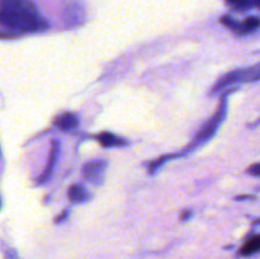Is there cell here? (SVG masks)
I'll return each instance as SVG.
<instances>
[{"label":"cell","instance_id":"cell-1","mask_svg":"<svg viewBox=\"0 0 260 259\" xmlns=\"http://www.w3.org/2000/svg\"><path fill=\"white\" fill-rule=\"evenodd\" d=\"M0 24L3 35L7 30L9 35H23L48 28V23L30 0H2Z\"/></svg>","mask_w":260,"mask_h":259},{"label":"cell","instance_id":"cell-2","mask_svg":"<svg viewBox=\"0 0 260 259\" xmlns=\"http://www.w3.org/2000/svg\"><path fill=\"white\" fill-rule=\"evenodd\" d=\"M260 80V63L254 65L248 69H240V70H234L223 75L220 80L216 83L213 86L212 91L217 93V91L223 90V89L229 88L231 85H236L240 83H248V81H258Z\"/></svg>","mask_w":260,"mask_h":259},{"label":"cell","instance_id":"cell-3","mask_svg":"<svg viewBox=\"0 0 260 259\" xmlns=\"http://www.w3.org/2000/svg\"><path fill=\"white\" fill-rule=\"evenodd\" d=\"M226 107L228 106H226V99H225V101L221 102L220 107H218V109H217V112L215 113V116L211 117V118L208 119L205 124H203L202 128L200 130V132L196 135L194 140H193L192 145L188 147V150H192V149H194V147L203 145L205 142H207L208 140H210L211 137L216 134V132H217L218 127L221 126V123H222L223 119H225Z\"/></svg>","mask_w":260,"mask_h":259},{"label":"cell","instance_id":"cell-4","mask_svg":"<svg viewBox=\"0 0 260 259\" xmlns=\"http://www.w3.org/2000/svg\"><path fill=\"white\" fill-rule=\"evenodd\" d=\"M63 17L69 27L81 24L85 18V8L81 0H66L63 5Z\"/></svg>","mask_w":260,"mask_h":259},{"label":"cell","instance_id":"cell-5","mask_svg":"<svg viewBox=\"0 0 260 259\" xmlns=\"http://www.w3.org/2000/svg\"><path fill=\"white\" fill-rule=\"evenodd\" d=\"M107 161L103 159H96L93 161H89L84 165L83 175L88 182L94 185H101L104 180L107 170Z\"/></svg>","mask_w":260,"mask_h":259},{"label":"cell","instance_id":"cell-6","mask_svg":"<svg viewBox=\"0 0 260 259\" xmlns=\"http://www.w3.org/2000/svg\"><path fill=\"white\" fill-rule=\"evenodd\" d=\"M58 150H60V144H58V141H56L55 140L52 146H51V152H50V156H48L47 165H46L45 170H43V173L41 174V177L38 178V183H40V184H43V183L47 182V180L51 178V175H52L53 168H55L56 165V159H57L58 156Z\"/></svg>","mask_w":260,"mask_h":259},{"label":"cell","instance_id":"cell-7","mask_svg":"<svg viewBox=\"0 0 260 259\" xmlns=\"http://www.w3.org/2000/svg\"><path fill=\"white\" fill-rule=\"evenodd\" d=\"M79 124V118L75 113L71 112H65V113L60 114L56 117L55 126L58 127L62 131H69V130H74Z\"/></svg>","mask_w":260,"mask_h":259},{"label":"cell","instance_id":"cell-8","mask_svg":"<svg viewBox=\"0 0 260 259\" xmlns=\"http://www.w3.org/2000/svg\"><path fill=\"white\" fill-rule=\"evenodd\" d=\"M260 251V235H254L251 238H249L248 240L244 243V245L241 246L240 251H239V255L241 256H249L253 255V254L259 253Z\"/></svg>","mask_w":260,"mask_h":259},{"label":"cell","instance_id":"cell-9","mask_svg":"<svg viewBox=\"0 0 260 259\" xmlns=\"http://www.w3.org/2000/svg\"><path fill=\"white\" fill-rule=\"evenodd\" d=\"M98 140L104 147H117L127 145L126 140L122 139V137L116 136V135L111 134V132H102L98 136Z\"/></svg>","mask_w":260,"mask_h":259},{"label":"cell","instance_id":"cell-10","mask_svg":"<svg viewBox=\"0 0 260 259\" xmlns=\"http://www.w3.org/2000/svg\"><path fill=\"white\" fill-rule=\"evenodd\" d=\"M69 198H70L71 202L74 203H83L90 198V195L86 192V189L81 185L74 184L71 185L70 189H69Z\"/></svg>","mask_w":260,"mask_h":259},{"label":"cell","instance_id":"cell-11","mask_svg":"<svg viewBox=\"0 0 260 259\" xmlns=\"http://www.w3.org/2000/svg\"><path fill=\"white\" fill-rule=\"evenodd\" d=\"M260 27V19L258 17H249L246 18L244 22H240V25H239L238 35H249V33L254 32Z\"/></svg>","mask_w":260,"mask_h":259},{"label":"cell","instance_id":"cell-12","mask_svg":"<svg viewBox=\"0 0 260 259\" xmlns=\"http://www.w3.org/2000/svg\"><path fill=\"white\" fill-rule=\"evenodd\" d=\"M233 9L249 10L251 8H260V0H226Z\"/></svg>","mask_w":260,"mask_h":259},{"label":"cell","instance_id":"cell-13","mask_svg":"<svg viewBox=\"0 0 260 259\" xmlns=\"http://www.w3.org/2000/svg\"><path fill=\"white\" fill-rule=\"evenodd\" d=\"M248 173L249 174L254 175V177H260V163L251 165V167L248 169Z\"/></svg>","mask_w":260,"mask_h":259},{"label":"cell","instance_id":"cell-14","mask_svg":"<svg viewBox=\"0 0 260 259\" xmlns=\"http://www.w3.org/2000/svg\"><path fill=\"white\" fill-rule=\"evenodd\" d=\"M189 216H190V211H188V212H185V213H182V220H187Z\"/></svg>","mask_w":260,"mask_h":259},{"label":"cell","instance_id":"cell-15","mask_svg":"<svg viewBox=\"0 0 260 259\" xmlns=\"http://www.w3.org/2000/svg\"><path fill=\"white\" fill-rule=\"evenodd\" d=\"M255 223H260V218H259V220L255 221Z\"/></svg>","mask_w":260,"mask_h":259},{"label":"cell","instance_id":"cell-16","mask_svg":"<svg viewBox=\"0 0 260 259\" xmlns=\"http://www.w3.org/2000/svg\"><path fill=\"white\" fill-rule=\"evenodd\" d=\"M259 122H260V119H259ZM259 122H258V123H259Z\"/></svg>","mask_w":260,"mask_h":259}]
</instances>
